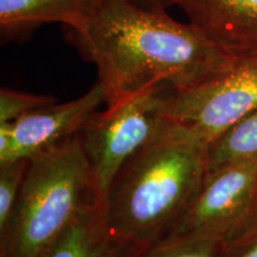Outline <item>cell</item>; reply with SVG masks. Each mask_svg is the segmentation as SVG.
<instances>
[{
  "label": "cell",
  "instance_id": "2e32d148",
  "mask_svg": "<svg viewBox=\"0 0 257 257\" xmlns=\"http://www.w3.org/2000/svg\"><path fill=\"white\" fill-rule=\"evenodd\" d=\"M142 2H146L148 4L152 5H157V6H166L169 5L168 0H142Z\"/></svg>",
  "mask_w": 257,
  "mask_h": 257
},
{
  "label": "cell",
  "instance_id": "9a60e30c",
  "mask_svg": "<svg viewBox=\"0 0 257 257\" xmlns=\"http://www.w3.org/2000/svg\"><path fill=\"white\" fill-rule=\"evenodd\" d=\"M219 257H257V223L224 240Z\"/></svg>",
  "mask_w": 257,
  "mask_h": 257
},
{
  "label": "cell",
  "instance_id": "30bf717a",
  "mask_svg": "<svg viewBox=\"0 0 257 257\" xmlns=\"http://www.w3.org/2000/svg\"><path fill=\"white\" fill-rule=\"evenodd\" d=\"M47 257H125L106 225L100 201L88 204L51 246Z\"/></svg>",
  "mask_w": 257,
  "mask_h": 257
},
{
  "label": "cell",
  "instance_id": "7a4b0ae2",
  "mask_svg": "<svg viewBox=\"0 0 257 257\" xmlns=\"http://www.w3.org/2000/svg\"><path fill=\"white\" fill-rule=\"evenodd\" d=\"M207 143L173 123L125 165L100 201L125 257L168 237L206 174Z\"/></svg>",
  "mask_w": 257,
  "mask_h": 257
},
{
  "label": "cell",
  "instance_id": "ba28073f",
  "mask_svg": "<svg viewBox=\"0 0 257 257\" xmlns=\"http://www.w3.org/2000/svg\"><path fill=\"white\" fill-rule=\"evenodd\" d=\"M234 60L257 56V0H168Z\"/></svg>",
  "mask_w": 257,
  "mask_h": 257
},
{
  "label": "cell",
  "instance_id": "4fadbf2b",
  "mask_svg": "<svg viewBox=\"0 0 257 257\" xmlns=\"http://www.w3.org/2000/svg\"><path fill=\"white\" fill-rule=\"evenodd\" d=\"M30 160L21 159L0 166V230L12 216Z\"/></svg>",
  "mask_w": 257,
  "mask_h": 257
},
{
  "label": "cell",
  "instance_id": "5bb4252c",
  "mask_svg": "<svg viewBox=\"0 0 257 257\" xmlns=\"http://www.w3.org/2000/svg\"><path fill=\"white\" fill-rule=\"evenodd\" d=\"M56 102L53 95L32 94L3 87L0 89V123L15 121L24 114Z\"/></svg>",
  "mask_w": 257,
  "mask_h": 257
},
{
  "label": "cell",
  "instance_id": "52a82bcc",
  "mask_svg": "<svg viewBox=\"0 0 257 257\" xmlns=\"http://www.w3.org/2000/svg\"><path fill=\"white\" fill-rule=\"evenodd\" d=\"M102 102H106V91L98 81L75 100L55 102L12 121L14 144L6 163L30 160L68 141L81 131Z\"/></svg>",
  "mask_w": 257,
  "mask_h": 257
},
{
  "label": "cell",
  "instance_id": "9c48e42d",
  "mask_svg": "<svg viewBox=\"0 0 257 257\" xmlns=\"http://www.w3.org/2000/svg\"><path fill=\"white\" fill-rule=\"evenodd\" d=\"M99 0H0V32L3 41L30 35L48 23L78 29L85 23Z\"/></svg>",
  "mask_w": 257,
  "mask_h": 257
},
{
  "label": "cell",
  "instance_id": "3957f363",
  "mask_svg": "<svg viewBox=\"0 0 257 257\" xmlns=\"http://www.w3.org/2000/svg\"><path fill=\"white\" fill-rule=\"evenodd\" d=\"M94 200L79 134L32 157L12 216L0 230V257H47L67 226Z\"/></svg>",
  "mask_w": 257,
  "mask_h": 257
},
{
  "label": "cell",
  "instance_id": "6da1fadb",
  "mask_svg": "<svg viewBox=\"0 0 257 257\" xmlns=\"http://www.w3.org/2000/svg\"><path fill=\"white\" fill-rule=\"evenodd\" d=\"M163 8L142 0H99L81 27L67 29L74 46L95 64L106 105L154 85L189 88L236 61Z\"/></svg>",
  "mask_w": 257,
  "mask_h": 257
},
{
  "label": "cell",
  "instance_id": "8fae6325",
  "mask_svg": "<svg viewBox=\"0 0 257 257\" xmlns=\"http://www.w3.org/2000/svg\"><path fill=\"white\" fill-rule=\"evenodd\" d=\"M252 159H257V107L207 144L206 166L212 170Z\"/></svg>",
  "mask_w": 257,
  "mask_h": 257
},
{
  "label": "cell",
  "instance_id": "e0dca14e",
  "mask_svg": "<svg viewBox=\"0 0 257 257\" xmlns=\"http://www.w3.org/2000/svg\"><path fill=\"white\" fill-rule=\"evenodd\" d=\"M257 223V207H256V212H255V216H253V218H252V220H251V223H250V225H249V226H251V225H253V224H256ZM248 226V227H249ZM248 227H246V229H248ZM245 229V230H246ZM242 232H243V231H242Z\"/></svg>",
  "mask_w": 257,
  "mask_h": 257
},
{
  "label": "cell",
  "instance_id": "277c9868",
  "mask_svg": "<svg viewBox=\"0 0 257 257\" xmlns=\"http://www.w3.org/2000/svg\"><path fill=\"white\" fill-rule=\"evenodd\" d=\"M165 85H154L96 111L79 133L98 201L121 168L172 125Z\"/></svg>",
  "mask_w": 257,
  "mask_h": 257
},
{
  "label": "cell",
  "instance_id": "7c38bea8",
  "mask_svg": "<svg viewBox=\"0 0 257 257\" xmlns=\"http://www.w3.org/2000/svg\"><path fill=\"white\" fill-rule=\"evenodd\" d=\"M223 242L212 237L166 238L127 257H219Z\"/></svg>",
  "mask_w": 257,
  "mask_h": 257
},
{
  "label": "cell",
  "instance_id": "5b68a950",
  "mask_svg": "<svg viewBox=\"0 0 257 257\" xmlns=\"http://www.w3.org/2000/svg\"><path fill=\"white\" fill-rule=\"evenodd\" d=\"M256 207L257 159L227 163L207 170L197 194L167 238L230 239L249 226Z\"/></svg>",
  "mask_w": 257,
  "mask_h": 257
},
{
  "label": "cell",
  "instance_id": "8992f818",
  "mask_svg": "<svg viewBox=\"0 0 257 257\" xmlns=\"http://www.w3.org/2000/svg\"><path fill=\"white\" fill-rule=\"evenodd\" d=\"M257 107V56L181 91H169L170 120L188 127L207 144Z\"/></svg>",
  "mask_w": 257,
  "mask_h": 257
}]
</instances>
